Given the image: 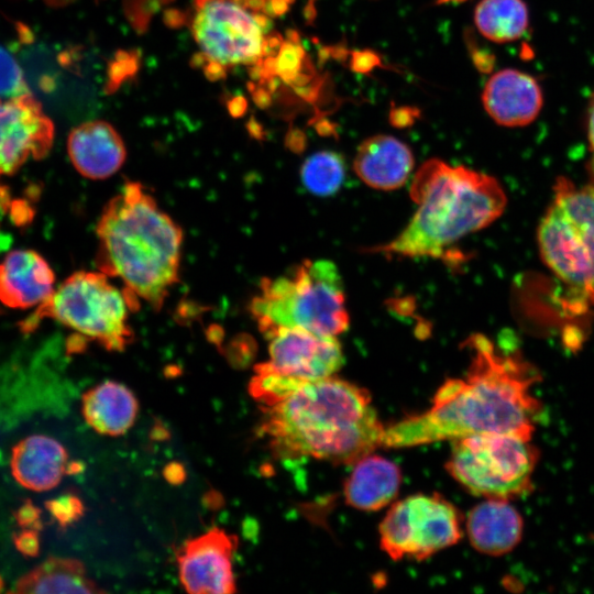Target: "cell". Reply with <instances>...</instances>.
<instances>
[{
	"label": "cell",
	"instance_id": "5b68a950",
	"mask_svg": "<svg viewBox=\"0 0 594 594\" xmlns=\"http://www.w3.org/2000/svg\"><path fill=\"white\" fill-rule=\"evenodd\" d=\"M250 312L266 338L280 328L338 337L349 327L342 277L329 260H304L286 275L263 278Z\"/></svg>",
	"mask_w": 594,
	"mask_h": 594
},
{
	"label": "cell",
	"instance_id": "ba28073f",
	"mask_svg": "<svg viewBox=\"0 0 594 594\" xmlns=\"http://www.w3.org/2000/svg\"><path fill=\"white\" fill-rule=\"evenodd\" d=\"M530 439L507 432L455 439L446 469L470 493L507 501L531 488L538 452Z\"/></svg>",
	"mask_w": 594,
	"mask_h": 594
},
{
	"label": "cell",
	"instance_id": "277c9868",
	"mask_svg": "<svg viewBox=\"0 0 594 594\" xmlns=\"http://www.w3.org/2000/svg\"><path fill=\"white\" fill-rule=\"evenodd\" d=\"M417 209L391 242L371 251L386 256L444 258L451 246L488 227L504 212L507 197L498 180L465 166L431 158L414 176Z\"/></svg>",
	"mask_w": 594,
	"mask_h": 594
},
{
	"label": "cell",
	"instance_id": "74e56055",
	"mask_svg": "<svg viewBox=\"0 0 594 594\" xmlns=\"http://www.w3.org/2000/svg\"><path fill=\"white\" fill-rule=\"evenodd\" d=\"M284 1H286L290 6L295 0H284Z\"/></svg>",
	"mask_w": 594,
	"mask_h": 594
},
{
	"label": "cell",
	"instance_id": "5bb4252c",
	"mask_svg": "<svg viewBox=\"0 0 594 594\" xmlns=\"http://www.w3.org/2000/svg\"><path fill=\"white\" fill-rule=\"evenodd\" d=\"M482 103L497 124L519 128L537 119L542 109L543 94L534 76L505 68L487 80L482 92Z\"/></svg>",
	"mask_w": 594,
	"mask_h": 594
},
{
	"label": "cell",
	"instance_id": "d6986e66",
	"mask_svg": "<svg viewBox=\"0 0 594 594\" xmlns=\"http://www.w3.org/2000/svg\"><path fill=\"white\" fill-rule=\"evenodd\" d=\"M466 531L474 549L485 554L501 556L513 550L520 541L522 519L506 499L488 498L470 510Z\"/></svg>",
	"mask_w": 594,
	"mask_h": 594
},
{
	"label": "cell",
	"instance_id": "2e32d148",
	"mask_svg": "<svg viewBox=\"0 0 594 594\" xmlns=\"http://www.w3.org/2000/svg\"><path fill=\"white\" fill-rule=\"evenodd\" d=\"M48 263L31 250H15L0 262V301L11 308L40 306L54 292Z\"/></svg>",
	"mask_w": 594,
	"mask_h": 594
},
{
	"label": "cell",
	"instance_id": "6da1fadb",
	"mask_svg": "<svg viewBox=\"0 0 594 594\" xmlns=\"http://www.w3.org/2000/svg\"><path fill=\"white\" fill-rule=\"evenodd\" d=\"M464 378L447 380L425 413L385 428L382 446L408 448L481 433L531 438L541 405L531 394L539 373L518 352L497 349L483 334L465 341Z\"/></svg>",
	"mask_w": 594,
	"mask_h": 594
},
{
	"label": "cell",
	"instance_id": "44dd1931",
	"mask_svg": "<svg viewBox=\"0 0 594 594\" xmlns=\"http://www.w3.org/2000/svg\"><path fill=\"white\" fill-rule=\"evenodd\" d=\"M86 422L103 436H122L134 424L139 403L125 385L106 381L87 391L81 398Z\"/></svg>",
	"mask_w": 594,
	"mask_h": 594
},
{
	"label": "cell",
	"instance_id": "cb8c5ba5",
	"mask_svg": "<svg viewBox=\"0 0 594 594\" xmlns=\"http://www.w3.org/2000/svg\"><path fill=\"white\" fill-rule=\"evenodd\" d=\"M300 176L311 194L320 197L334 195L345 178L344 160L333 151L317 152L304 162Z\"/></svg>",
	"mask_w": 594,
	"mask_h": 594
},
{
	"label": "cell",
	"instance_id": "30bf717a",
	"mask_svg": "<svg viewBox=\"0 0 594 594\" xmlns=\"http://www.w3.org/2000/svg\"><path fill=\"white\" fill-rule=\"evenodd\" d=\"M191 32L201 52L223 67L262 62L265 31L258 13L233 0H195Z\"/></svg>",
	"mask_w": 594,
	"mask_h": 594
},
{
	"label": "cell",
	"instance_id": "ac0fdd59",
	"mask_svg": "<svg viewBox=\"0 0 594 594\" xmlns=\"http://www.w3.org/2000/svg\"><path fill=\"white\" fill-rule=\"evenodd\" d=\"M68 453L62 443L44 435L19 441L11 453V473L23 487L45 492L59 484L67 474Z\"/></svg>",
	"mask_w": 594,
	"mask_h": 594
},
{
	"label": "cell",
	"instance_id": "4dcf8cb0",
	"mask_svg": "<svg viewBox=\"0 0 594 594\" xmlns=\"http://www.w3.org/2000/svg\"><path fill=\"white\" fill-rule=\"evenodd\" d=\"M419 116V110L413 107H393L389 112V121L396 128L410 127Z\"/></svg>",
	"mask_w": 594,
	"mask_h": 594
},
{
	"label": "cell",
	"instance_id": "d4e9b609",
	"mask_svg": "<svg viewBox=\"0 0 594 594\" xmlns=\"http://www.w3.org/2000/svg\"><path fill=\"white\" fill-rule=\"evenodd\" d=\"M31 94L23 70L14 56L0 44V98Z\"/></svg>",
	"mask_w": 594,
	"mask_h": 594
},
{
	"label": "cell",
	"instance_id": "52a82bcc",
	"mask_svg": "<svg viewBox=\"0 0 594 594\" xmlns=\"http://www.w3.org/2000/svg\"><path fill=\"white\" fill-rule=\"evenodd\" d=\"M108 277L102 272L72 274L24 320L22 330H33L41 320L52 318L108 351H123L134 339L129 316L135 310L123 288Z\"/></svg>",
	"mask_w": 594,
	"mask_h": 594
},
{
	"label": "cell",
	"instance_id": "603a6c76",
	"mask_svg": "<svg viewBox=\"0 0 594 594\" xmlns=\"http://www.w3.org/2000/svg\"><path fill=\"white\" fill-rule=\"evenodd\" d=\"M480 33L495 43L520 38L529 25V10L524 0H482L474 10Z\"/></svg>",
	"mask_w": 594,
	"mask_h": 594
},
{
	"label": "cell",
	"instance_id": "e0dca14e",
	"mask_svg": "<svg viewBox=\"0 0 594 594\" xmlns=\"http://www.w3.org/2000/svg\"><path fill=\"white\" fill-rule=\"evenodd\" d=\"M414 163L413 152L407 144L392 135L377 134L359 145L353 169L367 186L394 190L405 185Z\"/></svg>",
	"mask_w": 594,
	"mask_h": 594
},
{
	"label": "cell",
	"instance_id": "83f0119b",
	"mask_svg": "<svg viewBox=\"0 0 594 594\" xmlns=\"http://www.w3.org/2000/svg\"><path fill=\"white\" fill-rule=\"evenodd\" d=\"M15 519L23 529H41V512L30 501H26L15 513Z\"/></svg>",
	"mask_w": 594,
	"mask_h": 594
},
{
	"label": "cell",
	"instance_id": "8992f818",
	"mask_svg": "<svg viewBox=\"0 0 594 594\" xmlns=\"http://www.w3.org/2000/svg\"><path fill=\"white\" fill-rule=\"evenodd\" d=\"M542 262L565 286L572 307L594 305V180L559 178L537 231Z\"/></svg>",
	"mask_w": 594,
	"mask_h": 594
},
{
	"label": "cell",
	"instance_id": "e575fe53",
	"mask_svg": "<svg viewBox=\"0 0 594 594\" xmlns=\"http://www.w3.org/2000/svg\"><path fill=\"white\" fill-rule=\"evenodd\" d=\"M246 100L242 96L234 97L229 103L228 109L231 116L241 117L246 111Z\"/></svg>",
	"mask_w": 594,
	"mask_h": 594
},
{
	"label": "cell",
	"instance_id": "d6a6232c",
	"mask_svg": "<svg viewBox=\"0 0 594 594\" xmlns=\"http://www.w3.org/2000/svg\"><path fill=\"white\" fill-rule=\"evenodd\" d=\"M165 477L173 484H178L185 480V470L182 464L173 462L164 470Z\"/></svg>",
	"mask_w": 594,
	"mask_h": 594
},
{
	"label": "cell",
	"instance_id": "4fadbf2b",
	"mask_svg": "<svg viewBox=\"0 0 594 594\" xmlns=\"http://www.w3.org/2000/svg\"><path fill=\"white\" fill-rule=\"evenodd\" d=\"M238 537L211 528L188 540L177 553L179 581L191 594H229L237 592L233 556Z\"/></svg>",
	"mask_w": 594,
	"mask_h": 594
},
{
	"label": "cell",
	"instance_id": "7402d4cb",
	"mask_svg": "<svg viewBox=\"0 0 594 594\" xmlns=\"http://www.w3.org/2000/svg\"><path fill=\"white\" fill-rule=\"evenodd\" d=\"M15 593H101L89 579L84 563L73 558L51 557L22 575Z\"/></svg>",
	"mask_w": 594,
	"mask_h": 594
},
{
	"label": "cell",
	"instance_id": "9a60e30c",
	"mask_svg": "<svg viewBox=\"0 0 594 594\" xmlns=\"http://www.w3.org/2000/svg\"><path fill=\"white\" fill-rule=\"evenodd\" d=\"M67 152L76 170L84 177L100 180L116 174L127 158L120 134L108 122H85L68 135Z\"/></svg>",
	"mask_w": 594,
	"mask_h": 594
},
{
	"label": "cell",
	"instance_id": "1f68e13d",
	"mask_svg": "<svg viewBox=\"0 0 594 594\" xmlns=\"http://www.w3.org/2000/svg\"><path fill=\"white\" fill-rule=\"evenodd\" d=\"M586 134L590 151L592 154L590 162V173L592 175V180H594V92L592 94L587 108Z\"/></svg>",
	"mask_w": 594,
	"mask_h": 594
},
{
	"label": "cell",
	"instance_id": "7c38bea8",
	"mask_svg": "<svg viewBox=\"0 0 594 594\" xmlns=\"http://www.w3.org/2000/svg\"><path fill=\"white\" fill-rule=\"evenodd\" d=\"M53 122L32 94L0 98V177L28 160L44 157L52 147Z\"/></svg>",
	"mask_w": 594,
	"mask_h": 594
},
{
	"label": "cell",
	"instance_id": "ffe728a7",
	"mask_svg": "<svg viewBox=\"0 0 594 594\" xmlns=\"http://www.w3.org/2000/svg\"><path fill=\"white\" fill-rule=\"evenodd\" d=\"M402 472L393 461L367 454L354 463L344 484L348 505L361 510H378L398 494Z\"/></svg>",
	"mask_w": 594,
	"mask_h": 594
},
{
	"label": "cell",
	"instance_id": "9c48e42d",
	"mask_svg": "<svg viewBox=\"0 0 594 594\" xmlns=\"http://www.w3.org/2000/svg\"><path fill=\"white\" fill-rule=\"evenodd\" d=\"M461 538L460 515L438 494H416L393 504L380 525V544L393 560H424Z\"/></svg>",
	"mask_w": 594,
	"mask_h": 594
},
{
	"label": "cell",
	"instance_id": "4316f807",
	"mask_svg": "<svg viewBox=\"0 0 594 594\" xmlns=\"http://www.w3.org/2000/svg\"><path fill=\"white\" fill-rule=\"evenodd\" d=\"M54 519L62 526L74 524L84 515V504L75 495L66 494L45 503Z\"/></svg>",
	"mask_w": 594,
	"mask_h": 594
},
{
	"label": "cell",
	"instance_id": "484cf974",
	"mask_svg": "<svg viewBox=\"0 0 594 594\" xmlns=\"http://www.w3.org/2000/svg\"><path fill=\"white\" fill-rule=\"evenodd\" d=\"M304 61V50L298 40L283 41L275 57V75L287 82H296Z\"/></svg>",
	"mask_w": 594,
	"mask_h": 594
},
{
	"label": "cell",
	"instance_id": "f1b7e54d",
	"mask_svg": "<svg viewBox=\"0 0 594 594\" xmlns=\"http://www.w3.org/2000/svg\"><path fill=\"white\" fill-rule=\"evenodd\" d=\"M16 549L28 557H35L40 550L38 531L34 529H23L14 536Z\"/></svg>",
	"mask_w": 594,
	"mask_h": 594
},
{
	"label": "cell",
	"instance_id": "7a4b0ae2",
	"mask_svg": "<svg viewBox=\"0 0 594 594\" xmlns=\"http://www.w3.org/2000/svg\"><path fill=\"white\" fill-rule=\"evenodd\" d=\"M261 409V432L282 458L354 464L382 446L385 428L370 394L333 376L306 383Z\"/></svg>",
	"mask_w": 594,
	"mask_h": 594
},
{
	"label": "cell",
	"instance_id": "d590c367",
	"mask_svg": "<svg viewBox=\"0 0 594 594\" xmlns=\"http://www.w3.org/2000/svg\"><path fill=\"white\" fill-rule=\"evenodd\" d=\"M451 1H454V2H461V1H465V0H437V4H441V3H446V2H451Z\"/></svg>",
	"mask_w": 594,
	"mask_h": 594
},
{
	"label": "cell",
	"instance_id": "8d00e7d4",
	"mask_svg": "<svg viewBox=\"0 0 594 594\" xmlns=\"http://www.w3.org/2000/svg\"><path fill=\"white\" fill-rule=\"evenodd\" d=\"M3 590V580L2 578L0 576V592Z\"/></svg>",
	"mask_w": 594,
	"mask_h": 594
},
{
	"label": "cell",
	"instance_id": "f546056e",
	"mask_svg": "<svg viewBox=\"0 0 594 594\" xmlns=\"http://www.w3.org/2000/svg\"><path fill=\"white\" fill-rule=\"evenodd\" d=\"M381 65V59L370 50L355 51L351 58V68L358 73H369L375 66Z\"/></svg>",
	"mask_w": 594,
	"mask_h": 594
},
{
	"label": "cell",
	"instance_id": "836d02e7",
	"mask_svg": "<svg viewBox=\"0 0 594 594\" xmlns=\"http://www.w3.org/2000/svg\"><path fill=\"white\" fill-rule=\"evenodd\" d=\"M226 67H223L222 65L213 62V61H208V63L204 66V70L207 75V77L211 80H218L220 78H223L224 75H226Z\"/></svg>",
	"mask_w": 594,
	"mask_h": 594
},
{
	"label": "cell",
	"instance_id": "8fae6325",
	"mask_svg": "<svg viewBox=\"0 0 594 594\" xmlns=\"http://www.w3.org/2000/svg\"><path fill=\"white\" fill-rule=\"evenodd\" d=\"M267 339L270 358L254 371L308 383L333 376L344 363L341 344L333 336L301 328H280Z\"/></svg>",
	"mask_w": 594,
	"mask_h": 594
},
{
	"label": "cell",
	"instance_id": "3957f363",
	"mask_svg": "<svg viewBox=\"0 0 594 594\" xmlns=\"http://www.w3.org/2000/svg\"><path fill=\"white\" fill-rule=\"evenodd\" d=\"M97 266L123 284L134 310L140 299L158 310L178 282L183 231L139 182L128 180L97 223Z\"/></svg>",
	"mask_w": 594,
	"mask_h": 594
}]
</instances>
